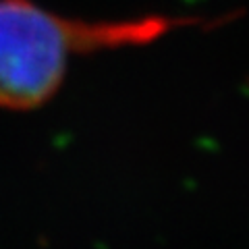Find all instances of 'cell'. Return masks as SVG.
<instances>
[{
  "mask_svg": "<svg viewBox=\"0 0 249 249\" xmlns=\"http://www.w3.org/2000/svg\"><path fill=\"white\" fill-rule=\"evenodd\" d=\"M235 15L77 19L36 0H0V108L31 110L58 91L73 56L147 46L187 27H220Z\"/></svg>",
  "mask_w": 249,
  "mask_h": 249,
  "instance_id": "obj_1",
  "label": "cell"
}]
</instances>
